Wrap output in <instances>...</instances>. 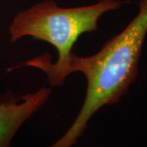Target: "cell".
<instances>
[{
  "label": "cell",
  "instance_id": "3",
  "mask_svg": "<svg viewBox=\"0 0 147 147\" xmlns=\"http://www.w3.org/2000/svg\"><path fill=\"white\" fill-rule=\"evenodd\" d=\"M49 88L16 96L10 90L0 95V147H11V142L21 125L48 100Z\"/></svg>",
  "mask_w": 147,
  "mask_h": 147
},
{
  "label": "cell",
  "instance_id": "2",
  "mask_svg": "<svg viewBox=\"0 0 147 147\" xmlns=\"http://www.w3.org/2000/svg\"><path fill=\"white\" fill-rule=\"evenodd\" d=\"M125 3L122 0H99L92 5L61 7L54 0H44L14 16L9 26L10 40L15 42L23 37L31 36L57 49L59 57L55 63L50 54L45 53L23 64L42 70L50 82L67 65L79 37L96 30L100 16Z\"/></svg>",
  "mask_w": 147,
  "mask_h": 147
},
{
  "label": "cell",
  "instance_id": "1",
  "mask_svg": "<svg viewBox=\"0 0 147 147\" xmlns=\"http://www.w3.org/2000/svg\"><path fill=\"white\" fill-rule=\"evenodd\" d=\"M147 34V0H140L138 12L123 31L92 56L72 53L67 65L49 82L62 86L70 74L81 72L88 87L79 115L67 131L47 147H71L86 130L90 119L104 105L115 104L127 92L138 74V63Z\"/></svg>",
  "mask_w": 147,
  "mask_h": 147
}]
</instances>
